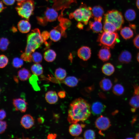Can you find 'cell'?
Returning <instances> with one entry per match:
<instances>
[{
	"label": "cell",
	"mask_w": 139,
	"mask_h": 139,
	"mask_svg": "<svg viewBox=\"0 0 139 139\" xmlns=\"http://www.w3.org/2000/svg\"><path fill=\"white\" fill-rule=\"evenodd\" d=\"M91 113V106L89 103L83 98H78L70 104L67 120L71 124L84 122L89 118Z\"/></svg>",
	"instance_id": "cell-1"
},
{
	"label": "cell",
	"mask_w": 139,
	"mask_h": 139,
	"mask_svg": "<svg viewBox=\"0 0 139 139\" xmlns=\"http://www.w3.org/2000/svg\"><path fill=\"white\" fill-rule=\"evenodd\" d=\"M44 41L38 29L32 30L28 35L25 51L21 56L26 59H31L32 53L39 48Z\"/></svg>",
	"instance_id": "cell-2"
},
{
	"label": "cell",
	"mask_w": 139,
	"mask_h": 139,
	"mask_svg": "<svg viewBox=\"0 0 139 139\" xmlns=\"http://www.w3.org/2000/svg\"><path fill=\"white\" fill-rule=\"evenodd\" d=\"M97 41L99 45L102 47L112 49L120 40L119 36L116 32H104L99 34Z\"/></svg>",
	"instance_id": "cell-3"
},
{
	"label": "cell",
	"mask_w": 139,
	"mask_h": 139,
	"mask_svg": "<svg viewBox=\"0 0 139 139\" xmlns=\"http://www.w3.org/2000/svg\"><path fill=\"white\" fill-rule=\"evenodd\" d=\"M92 8L83 4L79 8L75 10L69 15L71 19L74 18L79 22H82L85 24H87L90 19L92 17Z\"/></svg>",
	"instance_id": "cell-4"
},
{
	"label": "cell",
	"mask_w": 139,
	"mask_h": 139,
	"mask_svg": "<svg viewBox=\"0 0 139 139\" xmlns=\"http://www.w3.org/2000/svg\"><path fill=\"white\" fill-rule=\"evenodd\" d=\"M34 7L33 0H24L18 2L15 9L19 16L28 20L33 13Z\"/></svg>",
	"instance_id": "cell-5"
},
{
	"label": "cell",
	"mask_w": 139,
	"mask_h": 139,
	"mask_svg": "<svg viewBox=\"0 0 139 139\" xmlns=\"http://www.w3.org/2000/svg\"><path fill=\"white\" fill-rule=\"evenodd\" d=\"M104 21L108 22L114 24L117 30L121 28L124 20L121 13L115 10L108 11L105 14Z\"/></svg>",
	"instance_id": "cell-6"
},
{
	"label": "cell",
	"mask_w": 139,
	"mask_h": 139,
	"mask_svg": "<svg viewBox=\"0 0 139 139\" xmlns=\"http://www.w3.org/2000/svg\"><path fill=\"white\" fill-rule=\"evenodd\" d=\"M96 127L100 130L108 129L111 126L109 119L107 117L101 115L96 120L95 122Z\"/></svg>",
	"instance_id": "cell-7"
},
{
	"label": "cell",
	"mask_w": 139,
	"mask_h": 139,
	"mask_svg": "<svg viewBox=\"0 0 139 139\" xmlns=\"http://www.w3.org/2000/svg\"><path fill=\"white\" fill-rule=\"evenodd\" d=\"M91 49L89 47L86 46L80 47L77 52L78 57L84 61L88 60L91 57Z\"/></svg>",
	"instance_id": "cell-8"
},
{
	"label": "cell",
	"mask_w": 139,
	"mask_h": 139,
	"mask_svg": "<svg viewBox=\"0 0 139 139\" xmlns=\"http://www.w3.org/2000/svg\"><path fill=\"white\" fill-rule=\"evenodd\" d=\"M13 103L16 110L22 112L26 111L27 108L28 103L24 99L21 98L14 99Z\"/></svg>",
	"instance_id": "cell-9"
},
{
	"label": "cell",
	"mask_w": 139,
	"mask_h": 139,
	"mask_svg": "<svg viewBox=\"0 0 139 139\" xmlns=\"http://www.w3.org/2000/svg\"><path fill=\"white\" fill-rule=\"evenodd\" d=\"M94 21H90L89 23V28L95 33L102 32V25L101 21L102 18H94Z\"/></svg>",
	"instance_id": "cell-10"
},
{
	"label": "cell",
	"mask_w": 139,
	"mask_h": 139,
	"mask_svg": "<svg viewBox=\"0 0 139 139\" xmlns=\"http://www.w3.org/2000/svg\"><path fill=\"white\" fill-rule=\"evenodd\" d=\"M106 106L101 102L97 101L93 102L91 107V111L94 115L101 114L105 110Z\"/></svg>",
	"instance_id": "cell-11"
},
{
	"label": "cell",
	"mask_w": 139,
	"mask_h": 139,
	"mask_svg": "<svg viewBox=\"0 0 139 139\" xmlns=\"http://www.w3.org/2000/svg\"><path fill=\"white\" fill-rule=\"evenodd\" d=\"M20 123L24 128L28 129L30 128L33 125L34 120L31 115L29 114H26L22 117Z\"/></svg>",
	"instance_id": "cell-12"
},
{
	"label": "cell",
	"mask_w": 139,
	"mask_h": 139,
	"mask_svg": "<svg viewBox=\"0 0 139 139\" xmlns=\"http://www.w3.org/2000/svg\"><path fill=\"white\" fill-rule=\"evenodd\" d=\"M44 18L47 22H51L56 20L58 16V13L54 9L47 8L45 12Z\"/></svg>",
	"instance_id": "cell-13"
},
{
	"label": "cell",
	"mask_w": 139,
	"mask_h": 139,
	"mask_svg": "<svg viewBox=\"0 0 139 139\" xmlns=\"http://www.w3.org/2000/svg\"><path fill=\"white\" fill-rule=\"evenodd\" d=\"M109 49L106 47H102L98 53L99 58L103 62L108 60L111 57V54Z\"/></svg>",
	"instance_id": "cell-14"
},
{
	"label": "cell",
	"mask_w": 139,
	"mask_h": 139,
	"mask_svg": "<svg viewBox=\"0 0 139 139\" xmlns=\"http://www.w3.org/2000/svg\"><path fill=\"white\" fill-rule=\"evenodd\" d=\"M18 27L20 32L23 33H26L30 30L31 25L28 20H22L18 22Z\"/></svg>",
	"instance_id": "cell-15"
},
{
	"label": "cell",
	"mask_w": 139,
	"mask_h": 139,
	"mask_svg": "<svg viewBox=\"0 0 139 139\" xmlns=\"http://www.w3.org/2000/svg\"><path fill=\"white\" fill-rule=\"evenodd\" d=\"M82 128L81 125L77 123L72 124L69 127V132L72 136H78L82 133Z\"/></svg>",
	"instance_id": "cell-16"
},
{
	"label": "cell",
	"mask_w": 139,
	"mask_h": 139,
	"mask_svg": "<svg viewBox=\"0 0 139 139\" xmlns=\"http://www.w3.org/2000/svg\"><path fill=\"white\" fill-rule=\"evenodd\" d=\"M45 99L49 103L54 104L56 103L58 100V95L55 91H50L46 93Z\"/></svg>",
	"instance_id": "cell-17"
},
{
	"label": "cell",
	"mask_w": 139,
	"mask_h": 139,
	"mask_svg": "<svg viewBox=\"0 0 139 139\" xmlns=\"http://www.w3.org/2000/svg\"><path fill=\"white\" fill-rule=\"evenodd\" d=\"M132 55L128 51L125 50L122 51L119 54L118 57L119 61L123 63H128L131 61Z\"/></svg>",
	"instance_id": "cell-18"
},
{
	"label": "cell",
	"mask_w": 139,
	"mask_h": 139,
	"mask_svg": "<svg viewBox=\"0 0 139 139\" xmlns=\"http://www.w3.org/2000/svg\"><path fill=\"white\" fill-rule=\"evenodd\" d=\"M55 28L51 30L49 33V37L50 39L54 42H57L61 39L62 36H63V33L61 31Z\"/></svg>",
	"instance_id": "cell-19"
},
{
	"label": "cell",
	"mask_w": 139,
	"mask_h": 139,
	"mask_svg": "<svg viewBox=\"0 0 139 139\" xmlns=\"http://www.w3.org/2000/svg\"><path fill=\"white\" fill-rule=\"evenodd\" d=\"M79 81L78 79L75 77L70 76L65 78L61 82L69 87H73L77 85Z\"/></svg>",
	"instance_id": "cell-20"
},
{
	"label": "cell",
	"mask_w": 139,
	"mask_h": 139,
	"mask_svg": "<svg viewBox=\"0 0 139 139\" xmlns=\"http://www.w3.org/2000/svg\"><path fill=\"white\" fill-rule=\"evenodd\" d=\"M120 34L123 38L127 40L132 38L133 35V31L130 27H125L121 29Z\"/></svg>",
	"instance_id": "cell-21"
},
{
	"label": "cell",
	"mask_w": 139,
	"mask_h": 139,
	"mask_svg": "<svg viewBox=\"0 0 139 139\" xmlns=\"http://www.w3.org/2000/svg\"><path fill=\"white\" fill-rule=\"evenodd\" d=\"M101 69L102 73L108 76L112 74L115 71L114 66L112 64L109 63L105 64L102 66Z\"/></svg>",
	"instance_id": "cell-22"
},
{
	"label": "cell",
	"mask_w": 139,
	"mask_h": 139,
	"mask_svg": "<svg viewBox=\"0 0 139 139\" xmlns=\"http://www.w3.org/2000/svg\"><path fill=\"white\" fill-rule=\"evenodd\" d=\"M99 85L100 88L102 90L108 91L111 88L112 84L109 79L104 78L100 81Z\"/></svg>",
	"instance_id": "cell-23"
},
{
	"label": "cell",
	"mask_w": 139,
	"mask_h": 139,
	"mask_svg": "<svg viewBox=\"0 0 139 139\" xmlns=\"http://www.w3.org/2000/svg\"><path fill=\"white\" fill-rule=\"evenodd\" d=\"M92 17L94 18H102L104 14V10L103 8L99 5L94 6L91 9Z\"/></svg>",
	"instance_id": "cell-24"
},
{
	"label": "cell",
	"mask_w": 139,
	"mask_h": 139,
	"mask_svg": "<svg viewBox=\"0 0 139 139\" xmlns=\"http://www.w3.org/2000/svg\"><path fill=\"white\" fill-rule=\"evenodd\" d=\"M56 54L55 51L51 49H49L44 53L45 59L48 62H51L55 59Z\"/></svg>",
	"instance_id": "cell-25"
},
{
	"label": "cell",
	"mask_w": 139,
	"mask_h": 139,
	"mask_svg": "<svg viewBox=\"0 0 139 139\" xmlns=\"http://www.w3.org/2000/svg\"><path fill=\"white\" fill-rule=\"evenodd\" d=\"M18 76L21 80L24 81L30 77L31 74L29 71L26 68H23L19 71Z\"/></svg>",
	"instance_id": "cell-26"
},
{
	"label": "cell",
	"mask_w": 139,
	"mask_h": 139,
	"mask_svg": "<svg viewBox=\"0 0 139 139\" xmlns=\"http://www.w3.org/2000/svg\"><path fill=\"white\" fill-rule=\"evenodd\" d=\"M67 75L66 70L61 68H58L55 71V75L59 81H61L66 77Z\"/></svg>",
	"instance_id": "cell-27"
},
{
	"label": "cell",
	"mask_w": 139,
	"mask_h": 139,
	"mask_svg": "<svg viewBox=\"0 0 139 139\" xmlns=\"http://www.w3.org/2000/svg\"><path fill=\"white\" fill-rule=\"evenodd\" d=\"M31 70L33 74L37 76L42 74L43 72V68L42 65L39 63L34 64L31 68Z\"/></svg>",
	"instance_id": "cell-28"
},
{
	"label": "cell",
	"mask_w": 139,
	"mask_h": 139,
	"mask_svg": "<svg viewBox=\"0 0 139 139\" xmlns=\"http://www.w3.org/2000/svg\"><path fill=\"white\" fill-rule=\"evenodd\" d=\"M103 29L104 32H115L117 30L116 27L114 24L106 21H104Z\"/></svg>",
	"instance_id": "cell-29"
},
{
	"label": "cell",
	"mask_w": 139,
	"mask_h": 139,
	"mask_svg": "<svg viewBox=\"0 0 139 139\" xmlns=\"http://www.w3.org/2000/svg\"><path fill=\"white\" fill-rule=\"evenodd\" d=\"M125 18L128 21H132L135 19L136 17V13L135 11L132 9L127 10L125 13Z\"/></svg>",
	"instance_id": "cell-30"
},
{
	"label": "cell",
	"mask_w": 139,
	"mask_h": 139,
	"mask_svg": "<svg viewBox=\"0 0 139 139\" xmlns=\"http://www.w3.org/2000/svg\"><path fill=\"white\" fill-rule=\"evenodd\" d=\"M112 91L115 95H120L122 94L124 92V89L122 85L119 84H117L113 86Z\"/></svg>",
	"instance_id": "cell-31"
},
{
	"label": "cell",
	"mask_w": 139,
	"mask_h": 139,
	"mask_svg": "<svg viewBox=\"0 0 139 139\" xmlns=\"http://www.w3.org/2000/svg\"><path fill=\"white\" fill-rule=\"evenodd\" d=\"M129 103L132 108L136 109L139 108V95H134L130 99Z\"/></svg>",
	"instance_id": "cell-32"
},
{
	"label": "cell",
	"mask_w": 139,
	"mask_h": 139,
	"mask_svg": "<svg viewBox=\"0 0 139 139\" xmlns=\"http://www.w3.org/2000/svg\"><path fill=\"white\" fill-rule=\"evenodd\" d=\"M38 80V78L37 76L34 74L31 76L29 79L30 83L34 90L36 91L39 90L40 89L37 83Z\"/></svg>",
	"instance_id": "cell-33"
},
{
	"label": "cell",
	"mask_w": 139,
	"mask_h": 139,
	"mask_svg": "<svg viewBox=\"0 0 139 139\" xmlns=\"http://www.w3.org/2000/svg\"><path fill=\"white\" fill-rule=\"evenodd\" d=\"M60 27L64 31L69 27L71 24V21L68 19L63 18H60Z\"/></svg>",
	"instance_id": "cell-34"
},
{
	"label": "cell",
	"mask_w": 139,
	"mask_h": 139,
	"mask_svg": "<svg viewBox=\"0 0 139 139\" xmlns=\"http://www.w3.org/2000/svg\"><path fill=\"white\" fill-rule=\"evenodd\" d=\"M10 44L7 39L3 37L0 39V50L2 51L6 50Z\"/></svg>",
	"instance_id": "cell-35"
},
{
	"label": "cell",
	"mask_w": 139,
	"mask_h": 139,
	"mask_svg": "<svg viewBox=\"0 0 139 139\" xmlns=\"http://www.w3.org/2000/svg\"><path fill=\"white\" fill-rule=\"evenodd\" d=\"M32 60L36 63H41L42 59V56L40 53L36 52H34L31 54Z\"/></svg>",
	"instance_id": "cell-36"
},
{
	"label": "cell",
	"mask_w": 139,
	"mask_h": 139,
	"mask_svg": "<svg viewBox=\"0 0 139 139\" xmlns=\"http://www.w3.org/2000/svg\"><path fill=\"white\" fill-rule=\"evenodd\" d=\"M12 65L14 67L18 68L21 67L23 65V60L21 58L16 57L13 59L12 62Z\"/></svg>",
	"instance_id": "cell-37"
},
{
	"label": "cell",
	"mask_w": 139,
	"mask_h": 139,
	"mask_svg": "<svg viewBox=\"0 0 139 139\" xmlns=\"http://www.w3.org/2000/svg\"><path fill=\"white\" fill-rule=\"evenodd\" d=\"M95 135L94 132L92 130L89 129L85 131L83 136L85 139H93L95 138Z\"/></svg>",
	"instance_id": "cell-38"
},
{
	"label": "cell",
	"mask_w": 139,
	"mask_h": 139,
	"mask_svg": "<svg viewBox=\"0 0 139 139\" xmlns=\"http://www.w3.org/2000/svg\"><path fill=\"white\" fill-rule=\"evenodd\" d=\"M8 60L5 55H0V68L5 67L7 65Z\"/></svg>",
	"instance_id": "cell-39"
},
{
	"label": "cell",
	"mask_w": 139,
	"mask_h": 139,
	"mask_svg": "<svg viewBox=\"0 0 139 139\" xmlns=\"http://www.w3.org/2000/svg\"><path fill=\"white\" fill-rule=\"evenodd\" d=\"M7 126L6 121L0 120V134L3 133L5 131Z\"/></svg>",
	"instance_id": "cell-40"
},
{
	"label": "cell",
	"mask_w": 139,
	"mask_h": 139,
	"mask_svg": "<svg viewBox=\"0 0 139 139\" xmlns=\"http://www.w3.org/2000/svg\"><path fill=\"white\" fill-rule=\"evenodd\" d=\"M133 43L135 47L139 49V34L137 35L134 39Z\"/></svg>",
	"instance_id": "cell-41"
},
{
	"label": "cell",
	"mask_w": 139,
	"mask_h": 139,
	"mask_svg": "<svg viewBox=\"0 0 139 139\" xmlns=\"http://www.w3.org/2000/svg\"><path fill=\"white\" fill-rule=\"evenodd\" d=\"M6 116V113L5 111L3 109H0V120L4 119Z\"/></svg>",
	"instance_id": "cell-42"
},
{
	"label": "cell",
	"mask_w": 139,
	"mask_h": 139,
	"mask_svg": "<svg viewBox=\"0 0 139 139\" xmlns=\"http://www.w3.org/2000/svg\"><path fill=\"white\" fill-rule=\"evenodd\" d=\"M3 2L6 5H13L15 2V0H2Z\"/></svg>",
	"instance_id": "cell-43"
},
{
	"label": "cell",
	"mask_w": 139,
	"mask_h": 139,
	"mask_svg": "<svg viewBox=\"0 0 139 139\" xmlns=\"http://www.w3.org/2000/svg\"><path fill=\"white\" fill-rule=\"evenodd\" d=\"M134 95H139V85L134 86Z\"/></svg>",
	"instance_id": "cell-44"
},
{
	"label": "cell",
	"mask_w": 139,
	"mask_h": 139,
	"mask_svg": "<svg viewBox=\"0 0 139 139\" xmlns=\"http://www.w3.org/2000/svg\"><path fill=\"white\" fill-rule=\"evenodd\" d=\"M58 96L61 98H63L66 96V93L64 91H59L57 94Z\"/></svg>",
	"instance_id": "cell-45"
},
{
	"label": "cell",
	"mask_w": 139,
	"mask_h": 139,
	"mask_svg": "<svg viewBox=\"0 0 139 139\" xmlns=\"http://www.w3.org/2000/svg\"><path fill=\"white\" fill-rule=\"evenodd\" d=\"M57 135L55 134H50L48 135L47 138L49 139H54L56 138Z\"/></svg>",
	"instance_id": "cell-46"
},
{
	"label": "cell",
	"mask_w": 139,
	"mask_h": 139,
	"mask_svg": "<svg viewBox=\"0 0 139 139\" xmlns=\"http://www.w3.org/2000/svg\"><path fill=\"white\" fill-rule=\"evenodd\" d=\"M6 7L4 6L2 2L0 1V13Z\"/></svg>",
	"instance_id": "cell-47"
},
{
	"label": "cell",
	"mask_w": 139,
	"mask_h": 139,
	"mask_svg": "<svg viewBox=\"0 0 139 139\" xmlns=\"http://www.w3.org/2000/svg\"><path fill=\"white\" fill-rule=\"evenodd\" d=\"M77 26L80 29H83V25L80 22H79L77 23Z\"/></svg>",
	"instance_id": "cell-48"
},
{
	"label": "cell",
	"mask_w": 139,
	"mask_h": 139,
	"mask_svg": "<svg viewBox=\"0 0 139 139\" xmlns=\"http://www.w3.org/2000/svg\"><path fill=\"white\" fill-rule=\"evenodd\" d=\"M68 59L71 61V62H72L73 60V56L72 54L70 53L68 56Z\"/></svg>",
	"instance_id": "cell-49"
},
{
	"label": "cell",
	"mask_w": 139,
	"mask_h": 139,
	"mask_svg": "<svg viewBox=\"0 0 139 139\" xmlns=\"http://www.w3.org/2000/svg\"><path fill=\"white\" fill-rule=\"evenodd\" d=\"M129 26L131 28H132L134 30H135L136 27L135 24H131L129 25Z\"/></svg>",
	"instance_id": "cell-50"
},
{
	"label": "cell",
	"mask_w": 139,
	"mask_h": 139,
	"mask_svg": "<svg viewBox=\"0 0 139 139\" xmlns=\"http://www.w3.org/2000/svg\"><path fill=\"white\" fill-rule=\"evenodd\" d=\"M137 117H135L133 119L131 122L132 124H133L136 121V120Z\"/></svg>",
	"instance_id": "cell-51"
},
{
	"label": "cell",
	"mask_w": 139,
	"mask_h": 139,
	"mask_svg": "<svg viewBox=\"0 0 139 139\" xmlns=\"http://www.w3.org/2000/svg\"><path fill=\"white\" fill-rule=\"evenodd\" d=\"M12 30L13 32H15L17 31V29L15 27H13L12 28Z\"/></svg>",
	"instance_id": "cell-52"
},
{
	"label": "cell",
	"mask_w": 139,
	"mask_h": 139,
	"mask_svg": "<svg viewBox=\"0 0 139 139\" xmlns=\"http://www.w3.org/2000/svg\"><path fill=\"white\" fill-rule=\"evenodd\" d=\"M136 4L138 8L139 9V0H137Z\"/></svg>",
	"instance_id": "cell-53"
},
{
	"label": "cell",
	"mask_w": 139,
	"mask_h": 139,
	"mask_svg": "<svg viewBox=\"0 0 139 139\" xmlns=\"http://www.w3.org/2000/svg\"><path fill=\"white\" fill-rule=\"evenodd\" d=\"M135 138V139H139V132L136 134Z\"/></svg>",
	"instance_id": "cell-54"
},
{
	"label": "cell",
	"mask_w": 139,
	"mask_h": 139,
	"mask_svg": "<svg viewBox=\"0 0 139 139\" xmlns=\"http://www.w3.org/2000/svg\"><path fill=\"white\" fill-rule=\"evenodd\" d=\"M136 109L135 108H132L131 109V110L132 112H135V111Z\"/></svg>",
	"instance_id": "cell-55"
},
{
	"label": "cell",
	"mask_w": 139,
	"mask_h": 139,
	"mask_svg": "<svg viewBox=\"0 0 139 139\" xmlns=\"http://www.w3.org/2000/svg\"><path fill=\"white\" fill-rule=\"evenodd\" d=\"M137 61L139 63V52L137 54Z\"/></svg>",
	"instance_id": "cell-56"
},
{
	"label": "cell",
	"mask_w": 139,
	"mask_h": 139,
	"mask_svg": "<svg viewBox=\"0 0 139 139\" xmlns=\"http://www.w3.org/2000/svg\"><path fill=\"white\" fill-rule=\"evenodd\" d=\"M16 76H15V77H14V79L15 80V81L17 82L18 81V80L17 79V78H16Z\"/></svg>",
	"instance_id": "cell-57"
},
{
	"label": "cell",
	"mask_w": 139,
	"mask_h": 139,
	"mask_svg": "<svg viewBox=\"0 0 139 139\" xmlns=\"http://www.w3.org/2000/svg\"><path fill=\"white\" fill-rule=\"evenodd\" d=\"M17 1H18V2H21L24 1V0H16Z\"/></svg>",
	"instance_id": "cell-58"
},
{
	"label": "cell",
	"mask_w": 139,
	"mask_h": 139,
	"mask_svg": "<svg viewBox=\"0 0 139 139\" xmlns=\"http://www.w3.org/2000/svg\"><path fill=\"white\" fill-rule=\"evenodd\" d=\"M1 90L0 88V92H1Z\"/></svg>",
	"instance_id": "cell-59"
},
{
	"label": "cell",
	"mask_w": 139,
	"mask_h": 139,
	"mask_svg": "<svg viewBox=\"0 0 139 139\" xmlns=\"http://www.w3.org/2000/svg\"><path fill=\"white\" fill-rule=\"evenodd\" d=\"M46 1H48V0H46Z\"/></svg>",
	"instance_id": "cell-60"
}]
</instances>
